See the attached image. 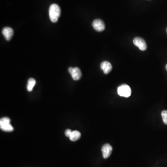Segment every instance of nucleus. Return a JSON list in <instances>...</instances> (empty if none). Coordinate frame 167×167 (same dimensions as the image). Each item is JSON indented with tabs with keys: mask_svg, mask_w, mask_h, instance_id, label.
Returning <instances> with one entry per match:
<instances>
[{
	"mask_svg": "<svg viewBox=\"0 0 167 167\" xmlns=\"http://www.w3.org/2000/svg\"><path fill=\"white\" fill-rule=\"evenodd\" d=\"M72 131H71V130L67 129L65 131V135L67 137H69V136H70L71 134Z\"/></svg>",
	"mask_w": 167,
	"mask_h": 167,
	"instance_id": "nucleus-13",
	"label": "nucleus"
},
{
	"mask_svg": "<svg viewBox=\"0 0 167 167\" xmlns=\"http://www.w3.org/2000/svg\"><path fill=\"white\" fill-rule=\"evenodd\" d=\"M3 35L7 41H10L14 34V31L11 27H6L3 29L2 31Z\"/></svg>",
	"mask_w": 167,
	"mask_h": 167,
	"instance_id": "nucleus-9",
	"label": "nucleus"
},
{
	"mask_svg": "<svg viewBox=\"0 0 167 167\" xmlns=\"http://www.w3.org/2000/svg\"><path fill=\"white\" fill-rule=\"evenodd\" d=\"M112 147L109 144H105L103 146L102 148V154H103V157L105 159L108 158L110 157L111 152H112Z\"/></svg>",
	"mask_w": 167,
	"mask_h": 167,
	"instance_id": "nucleus-7",
	"label": "nucleus"
},
{
	"mask_svg": "<svg viewBox=\"0 0 167 167\" xmlns=\"http://www.w3.org/2000/svg\"><path fill=\"white\" fill-rule=\"evenodd\" d=\"M162 117L164 123L167 125V111H162Z\"/></svg>",
	"mask_w": 167,
	"mask_h": 167,
	"instance_id": "nucleus-12",
	"label": "nucleus"
},
{
	"mask_svg": "<svg viewBox=\"0 0 167 167\" xmlns=\"http://www.w3.org/2000/svg\"><path fill=\"white\" fill-rule=\"evenodd\" d=\"M117 93L121 97L128 98L131 94V90L130 87L128 85L124 84L121 85L117 88Z\"/></svg>",
	"mask_w": 167,
	"mask_h": 167,
	"instance_id": "nucleus-3",
	"label": "nucleus"
},
{
	"mask_svg": "<svg viewBox=\"0 0 167 167\" xmlns=\"http://www.w3.org/2000/svg\"></svg>",
	"mask_w": 167,
	"mask_h": 167,
	"instance_id": "nucleus-15",
	"label": "nucleus"
},
{
	"mask_svg": "<svg viewBox=\"0 0 167 167\" xmlns=\"http://www.w3.org/2000/svg\"><path fill=\"white\" fill-rule=\"evenodd\" d=\"M92 27L94 29L98 32L104 31L105 29V24L103 21L100 19H96L92 22Z\"/></svg>",
	"mask_w": 167,
	"mask_h": 167,
	"instance_id": "nucleus-6",
	"label": "nucleus"
},
{
	"mask_svg": "<svg viewBox=\"0 0 167 167\" xmlns=\"http://www.w3.org/2000/svg\"><path fill=\"white\" fill-rule=\"evenodd\" d=\"M36 84V81L33 78H30L28 80L27 82V90L28 91L30 92L33 91V87Z\"/></svg>",
	"mask_w": 167,
	"mask_h": 167,
	"instance_id": "nucleus-11",
	"label": "nucleus"
},
{
	"mask_svg": "<svg viewBox=\"0 0 167 167\" xmlns=\"http://www.w3.org/2000/svg\"><path fill=\"white\" fill-rule=\"evenodd\" d=\"M68 71L71 75L73 80L74 81H78L81 79L82 76L81 71L79 68L69 67L68 69Z\"/></svg>",
	"mask_w": 167,
	"mask_h": 167,
	"instance_id": "nucleus-5",
	"label": "nucleus"
},
{
	"mask_svg": "<svg viewBox=\"0 0 167 167\" xmlns=\"http://www.w3.org/2000/svg\"><path fill=\"white\" fill-rule=\"evenodd\" d=\"M81 137V133L78 130H74L72 131L71 134L70 136H69L70 139L71 141H75L79 140Z\"/></svg>",
	"mask_w": 167,
	"mask_h": 167,
	"instance_id": "nucleus-10",
	"label": "nucleus"
},
{
	"mask_svg": "<svg viewBox=\"0 0 167 167\" xmlns=\"http://www.w3.org/2000/svg\"><path fill=\"white\" fill-rule=\"evenodd\" d=\"M100 67H101V69L104 71V73L106 74H108L112 70V65L109 62L106 61L101 63Z\"/></svg>",
	"mask_w": 167,
	"mask_h": 167,
	"instance_id": "nucleus-8",
	"label": "nucleus"
},
{
	"mask_svg": "<svg viewBox=\"0 0 167 167\" xmlns=\"http://www.w3.org/2000/svg\"><path fill=\"white\" fill-rule=\"evenodd\" d=\"M166 70L167 71V64L166 65Z\"/></svg>",
	"mask_w": 167,
	"mask_h": 167,
	"instance_id": "nucleus-14",
	"label": "nucleus"
},
{
	"mask_svg": "<svg viewBox=\"0 0 167 167\" xmlns=\"http://www.w3.org/2000/svg\"><path fill=\"white\" fill-rule=\"evenodd\" d=\"M10 120L8 117H5L0 120V128L3 131L11 132L14 130L12 126L10 124Z\"/></svg>",
	"mask_w": 167,
	"mask_h": 167,
	"instance_id": "nucleus-2",
	"label": "nucleus"
},
{
	"mask_svg": "<svg viewBox=\"0 0 167 167\" xmlns=\"http://www.w3.org/2000/svg\"><path fill=\"white\" fill-rule=\"evenodd\" d=\"M61 14V8L58 5L52 4L50 6L49 9V15L52 22H56L58 21Z\"/></svg>",
	"mask_w": 167,
	"mask_h": 167,
	"instance_id": "nucleus-1",
	"label": "nucleus"
},
{
	"mask_svg": "<svg viewBox=\"0 0 167 167\" xmlns=\"http://www.w3.org/2000/svg\"><path fill=\"white\" fill-rule=\"evenodd\" d=\"M133 43L135 46L141 51H145L147 48V45L145 40L140 37H135L133 40Z\"/></svg>",
	"mask_w": 167,
	"mask_h": 167,
	"instance_id": "nucleus-4",
	"label": "nucleus"
}]
</instances>
